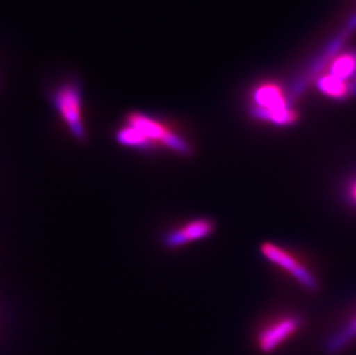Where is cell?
I'll list each match as a JSON object with an SVG mask.
<instances>
[{"instance_id":"5b68a950","label":"cell","mask_w":356,"mask_h":355,"mask_svg":"<svg viewBox=\"0 0 356 355\" xmlns=\"http://www.w3.org/2000/svg\"><path fill=\"white\" fill-rule=\"evenodd\" d=\"M302 325L299 316L289 315L277 319L259 331L257 345L263 353H271L291 338Z\"/></svg>"},{"instance_id":"277c9868","label":"cell","mask_w":356,"mask_h":355,"mask_svg":"<svg viewBox=\"0 0 356 355\" xmlns=\"http://www.w3.org/2000/svg\"><path fill=\"white\" fill-rule=\"evenodd\" d=\"M259 249H261V254L266 260H269L273 265H278L279 268L285 270L301 286L307 288L308 291H316L318 287L316 277L289 251L269 242H263Z\"/></svg>"},{"instance_id":"9c48e42d","label":"cell","mask_w":356,"mask_h":355,"mask_svg":"<svg viewBox=\"0 0 356 355\" xmlns=\"http://www.w3.org/2000/svg\"><path fill=\"white\" fill-rule=\"evenodd\" d=\"M347 195L350 198V201L356 205V178L350 181L348 187H347Z\"/></svg>"},{"instance_id":"ba28073f","label":"cell","mask_w":356,"mask_h":355,"mask_svg":"<svg viewBox=\"0 0 356 355\" xmlns=\"http://www.w3.org/2000/svg\"><path fill=\"white\" fill-rule=\"evenodd\" d=\"M318 86L323 94L327 95L329 97L336 98V100H343L350 93V87L345 82V80L334 77V75L323 77L319 81Z\"/></svg>"},{"instance_id":"3957f363","label":"cell","mask_w":356,"mask_h":355,"mask_svg":"<svg viewBox=\"0 0 356 355\" xmlns=\"http://www.w3.org/2000/svg\"><path fill=\"white\" fill-rule=\"evenodd\" d=\"M50 101L72 135L84 141L87 131L82 118V87L78 81L70 79L57 84L50 94Z\"/></svg>"},{"instance_id":"6da1fadb","label":"cell","mask_w":356,"mask_h":355,"mask_svg":"<svg viewBox=\"0 0 356 355\" xmlns=\"http://www.w3.org/2000/svg\"><path fill=\"white\" fill-rule=\"evenodd\" d=\"M252 116L278 126L296 123L298 112L286 97L285 91L276 84H263L252 93Z\"/></svg>"},{"instance_id":"7a4b0ae2","label":"cell","mask_w":356,"mask_h":355,"mask_svg":"<svg viewBox=\"0 0 356 355\" xmlns=\"http://www.w3.org/2000/svg\"><path fill=\"white\" fill-rule=\"evenodd\" d=\"M126 125L135 128L148 144L149 150L161 145L181 156H191L193 147L184 136L177 133L163 121L150 117L148 114L131 113L126 119Z\"/></svg>"},{"instance_id":"52a82bcc","label":"cell","mask_w":356,"mask_h":355,"mask_svg":"<svg viewBox=\"0 0 356 355\" xmlns=\"http://www.w3.org/2000/svg\"><path fill=\"white\" fill-rule=\"evenodd\" d=\"M356 338V319L347 324L345 328L337 332L325 344V351L329 355H336L346 349Z\"/></svg>"},{"instance_id":"8992f818","label":"cell","mask_w":356,"mask_h":355,"mask_svg":"<svg viewBox=\"0 0 356 355\" xmlns=\"http://www.w3.org/2000/svg\"><path fill=\"white\" fill-rule=\"evenodd\" d=\"M215 231V223L209 218H197L182 228L168 232L164 237V245L168 248H178L189 242H198L211 235Z\"/></svg>"}]
</instances>
